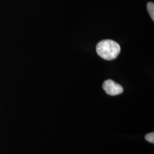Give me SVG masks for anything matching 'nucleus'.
I'll use <instances>...</instances> for the list:
<instances>
[{
  "label": "nucleus",
  "instance_id": "1",
  "mask_svg": "<svg viewBox=\"0 0 154 154\" xmlns=\"http://www.w3.org/2000/svg\"><path fill=\"white\" fill-rule=\"evenodd\" d=\"M96 51L98 55L106 60L116 59L121 52V47L116 41L105 39L99 42L96 46Z\"/></svg>",
  "mask_w": 154,
  "mask_h": 154
},
{
  "label": "nucleus",
  "instance_id": "2",
  "mask_svg": "<svg viewBox=\"0 0 154 154\" xmlns=\"http://www.w3.org/2000/svg\"><path fill=\"white\" fill-rule=\"evenodd\" d=\"M102 88L105 92L110 95H117L123 93V88L121 85L111 79H108L103 82Z\"/></svg>",
  "mask_w": 154,
  "mask_h": 154
},
{
  "label": "nucleus",
  "instance_id": "4",
  "mask_svg": "<svg viewBox=\"0 0 154 154\" xmlns=\"http://www.w3.org/2000/svg\"><path fill=\"white\" fill-rule=\"evenodd\" d=\"M145 139L147 141H148L150 143H154V132H151L147 134L145 136Z\"/></svg>",
  "mask_w": 154,
  "mask_h": 154
},
{
  "label": "nucleus",
  "instance_id": "3",
  "mask_svg": "<svg viewBox=\"0 0 154 154\" xmlns=\"http://www.w3.org/2000/svg\"><path fill=\"white\" fill-rule=\"evenodd\" d=\"M147 9L149 11V14L152 18V20L154 21V4L152 2H149L147 4Z\"/></svg>",
  "mask_w": 154,
  "mask_h": 154
}]
</instances>
